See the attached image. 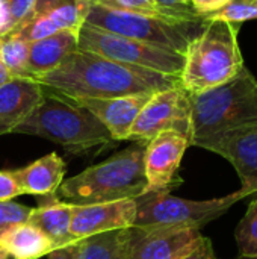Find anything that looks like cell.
I'll return each mask as SVG.
<instances>
[{
	"label": "cell",
	"mask_w": 257,
	"mask_h": 259,
	"mask_svg": "<svg viewBox=\"0 0 257 259\" xmlns=\"http://www.w3.org/2000/svg\"><path fill=\"white\" fill-rule=\"evenodd\" d=\"M247 190L206 200L176 197L171 193H144L136 197L135 228H197L224 215L235 203L250 197ZM132 226V228H133Z\"/></svg>",
	"instance_id": "obj_7"
},
{
	"label": "cell",
	"mask_w": 257,
	"mask_h": 259,
	"mask_svg": "<svg viewBox=\"0 0 257 259\" xmlns=\"http://www.w3.org/2000/svg\"><path fill=\"white\" fill-rule=\"evenodd\" d=\"M74 205L64 202L58 194L39 196L38 206L32 208L27 223L38 228L55 247H64L76 243L71 235V217Z\"/></svg>",
	"instance_id": "obj_17"
},
{
	"label": "cell",
	"mask_w": 257,
	"mask_h": 259,
	"mask_svg": "<svg viewBox=\"0 0 257 259\" xmlns=\"http://www.w3.org/2000/svg\"><path fill=\"white\" fill-rule=\"evenodd\" d=\"M29 50L30 42L20 38L14 32L0 36V59L6 65L12 77H29Z\"/></svg>",
	"instance_id": "obj_22"
},
{
	"label": "cell",
	"mask_w": 257,
	"mask_h": 259,
	"mask_svg": "<svg viewBox=\"0 0 257 259\" xmlns=\"http://www.w3.org/2000/svg\"><path fill=\"white\" fill-rule=\"evenodd\" d=\"M0 249L14 259H39L56 247L38 228L23 223L0 240Z\"/></svg>",
	"instance_id": "obj_20"
},
{
	"label": "cell",
	"mask_w": 257,
	"mask_h": 259,
	"mask_svg": "<svg viewBox=\"0 0 257 259\" xmlns=\"http://www.w3.org/2000/svg\"><path fill=\"white\" fill-rule=\"evenodd\" d=\"M257 20V0H230L224 8L204 18V21H224L241 26Z\"/></svg>",
	"instance_id": "obj_24"
},
{
	"label": "cell",
	"mask_w": 257,
	"mask_h": 259,
	"mask_svg": "<svg viewBox=\"0 0 257 259\" xmlns=\"http://www.w3.org/2000/svg\"><path fill=\"white\" fill-rule=\"evenodd\" d=\"M91 3H95L98 6L114 9V11L129 12V14H144V15L164 17V18L174 20L155 0H91Z\"/></svg>",
	"instance_id": "obj_25"
},
{
	"label": "cell",
	"mask_w": 257,
	"mask_h": 259,
	"mask_svg": "<svg viewBox=\"0 0 257 259\" xmlns=\"http://www.w3.org/2000/svg\"><path fill=\"white\" fill-rule=\"evenodd\" d=\"M136 219L135 199L76 206L71 217V235L74 240H85L92 235L129 229Z\"/></svg>",
	"instance_id": "obj_13"
},
{
	"label": "cell",
	"mask_w": 257,
	"mask_h": 259,
	"mask_svg": "<svg viewBox=\"0 0 257 259\" xmlns=\"http://www.w3.org/2000/svg\"><path fill=\"white\" fill-rule=\"evenodd\" d=\"M15 29V24L12 21L8 0H0V36L12 32Z\"/></svg>",
	"instance_id": "obj_33"
},
{
	"label": "cell",
	"mask_w": 257,
	"mask_h": 259,
	"mask_svg": "<svg viewBox=\"0 0 257 259\" xmlns=\"http://www.w3.org/2000/svg\"><path fill=\"white\" fill-rule=\"evenodd\" d=\"M197 228H130L127 259H182L201 240Z\"/></svg>",
	"instance_id": "obj_12"
},
{
	"label": "cell",
	"mask_w": 257,
	"mask_h": 259,
	"mask_svg": "<svg viewBox=\"0 0 257 259\" xmlns=\"http://www.w3.org/2000/svg\"><path fill=\"white\" fill-rule=\"evenodd\" d=\"M189 146L188 137L173 131L162 132L147 143L144 153L145 193H171L182 184L179 168Z\"/></svg>",
	"instance_id": "obj_10"
},
{
	"label": "cell",
	"mask_w": 257,
	"mask_h": 259,
	"mask_svg": "<svg viewBox=\"0 0 257 259\" xmlns=\"http://www.w3.org/2000/svg\"><path fill=\"white\" fill-rule=\"evenodd\" d=\"M206 21H179L144 14H129L91 3L85 24L123 35L145 44L185 55L192 38Z\"/></svg>",
	"instance_id": "obj_6"
},
{
	"label": "cell",
	"mask_w": 257,
	"mask_h": 259,
	"mask_svg": "<svg viewBox=\"0 0 257 259\" xmlns=\"http://www.w3.org/2000/svg\"><path fill=\"white\" fill-rule=\"evenodd\" d=\"M182 259H217L212 241L206 237H201L198 244Z\"/></svg>",
	"instance_id": "obj_31"
},
{
	"label": "cell",
	"mask_w": 257,
	"mask_h": 259,
	"mask_svg": "<svg viewBox=\"0 0 257 259\" xmlns=\"http://www.w3.org/2000/svg\"><path fill=\"white\" fill-rule=\"evenodd\" d=\"M23 191L15 181L12 171H0V202L12 200L14 197L21 196Z\"/></svg>",
	"instance_id": "obj_29"
},
{
	"label": "cell",
	"mask_w": 257,
	"mask_h": 259,
	"mask_svg": "<svg viewBox=\"0 0 257 259\" xmlns=\"http://www.w3.org/2000/svg\"><path fill=\"white\" fill-rule=\"evenodd\" d=\"M77 49L168 76H180L185 61V55L182 53L95 29L88 24L79 29Z\"/></svg>",
	"instance_id": "obj_8"
},
{
	"label": "cell",
	"mask_w": 257,
	"mask_h": 259,
	"mask_svg": "<svg viewBox=\"0 0 257 259\" xmlns=\"http://www.w3.org/2000/svg\"><path fill=\"white\" fill-rule=\"evenodd\" d=\"M130 228L111 231L82 240L79 259H127Z\"/></svg>",
	"instance_id": "obj_21"
},
{
	"label": "cell",
	"mask_w": 257,
	"mask_h": 259,
	"mask_svg": "<svg viewBox=\"0 0 257 259\" xmlns=\"http://www.w3.org/2000/svg\"><path fill=\"white\" fill-rule=\"evenodd\" d=\"M9 79H12V76H11V73L8 71V68H6V65L2 62V59H0V87L3 85V83H6Z\"/></svg>",
	"instance_id": "obj_34"
},
{
	"label": "cell",
	"mask_w": 257,
	"mask_h": 259,
	"mask_svg": "<svg viewBox=\"0 0 257 259\" xmlns=\"http://www.w3.org/2000/svg\"><path fill=\"white\" fill-rule=\"evenodd\" d=\"M212 153L233 165L242 190L251 196L257 194V124L229 134L212 149Z\"/></svg>",
	"instance_id": "obj_15"
},
{
	"label": "cell",
	"mask_w": 257,
	"mask_h": 259,
	"mask_svg": "<svg viewBox=\"0 0 257 259\" xmlns=\"http://www.w3.org/2000/svg\"><path fill=\"white\" fill-rule=\"evenodd\" d=\"M9 256H8V253L3 250V249H0V259H8Z\"/></svg>",
	"instance_id": "obj_35"
},
{
	"label": "cell",
	"mask_w": 257,
	"mask_h": 259,
	"mask_svg": "<svg viewBox=\"0 0 257 259\" xmlns=\"http://www.w3.org/2000/svg\"><path fill=\"white\" fill-rule=\"evenodd\" d=\"M171 18L179 21H204L192 9L189 0H155Z\"/></svg>",
	"instance_id": "obj_27"
},
{
	"label": "cell",
	"mask_w": 257,
	"mask_h": 259,
	"mask_svg": "<svg viewBox=\"0 0 257 259\" xmlns=\"http://www.w3.org/2000/svg\"><path fill=\"white\" fill-rule=\"evenodd\" d=\"M11 134L39 137L74 155H86L92 149L115 143L94 114L71 97L47 88L38 106Z\"/></svg>",
	"instance_id": "obj_3"
},
{
	"label": "cell",
	"mask_w": 257,
	"mask_h": 259,
	"mask_svg": "<svg viewBox=\"0 0 257 259\" xmlns=\"http://www.w3.org/2000/svg\"><path fill=\"white\" fill-rule=\"evenodd\" d=\"M235 240L239 255L257 256V199L250 202L245 215L238 223Z\"/></svg>",
	"instance_id": "obj_23"
},
{
	"label": "cell",
	"mask_w": 257,
	"mask_h": 259,
	"mask_svg": "<svg viewBox=\"0 0 257 259\" xmlns=\"http://www.w3.org/2000/svg\"><path fill=\"white\" fill-rule=\"evenodd\" d=\"M145 146L147 143L133 141L132 146L109 159L64 179L58 188V197L71 205L83 206L142 196L147 191L144 175Z\"/></svg>",
	"instance_id": "obj_4"
},
{
	"label": "cell",
	"mask_w": 257,
	"mask_h": 259,
	"mask_svg": "<svg viewBox=\"0 0 257 259\" xmlns=\"http://www.w3.org/2000/svg\"><path fill=\"white\" fill-rule=\"evenodd\" d=\"M168 131L191 138L189 94L180 85L158 91L148 99L135 120L127 140L148 143L156 135Z\"/></svg>",
	"instance_id": "obj_9"
},
{
	"label": "cell",
	"mask_w": 257,
	"mask_h": 259,
	"mask_svg": "<svg viewBox=\"0 0 257 259\" xmlns=\"http://www.w3.org/2000/svg\"><path fill=\"white\" fill-rule=\"evenodd\" d=\"M23 194H56L65 176V162L58 153H48L32 164L12 171Z\"/></svg>",
	"instance_id": "obj_19"
},
{
	"label": "cell",
	"mask_w": 257,
	"mask_h": 259,
	"mask_svg": "<svg viewBox=\"0 0 257 259\" xmlns=\"http://www.w3.org/2000/svg\"><path fill=\"white\" fill-rule=\"evenodd\" d=\"M35 80L71 99H111L158 93L180 85L179 76L121 64L80 49L70 53L53 71Z\"/></svg>",
	"instance_id": "obj_1"
},
{
	"label": "cell",
	"mask_w": 257,
	"mask_h": 259,
	"mask_svg": "<svg viewBox=\"0 0 257 259\" xmlns=\"http://www.w3.org/2000/svg\"><path fill=\"white\" fill-rule=\"evenodd\" d=\"M77 35L74 30H62L55 35L30 42L27 76L38 79L62 64V61L77 50Z\"/></svg>",
	"instance_id": "obj_18"
},
{
	"label": "cell",
	"mask_w": 257,
	"mask_h": 259,
	"mask_svg": "<svg viewBox=\"0 0 257 259\" xmlns=\"http://www.w3.org/2000/svg\"><path fill=\"white\" fill-rule=\"evenodd\" d=\"M44 88L32 77H12L0 87V135L11 134L38 106Z\"/></svg>",
	"instance_id": "obj_16"
},
{
	"label": "cell",
	"mask_w": 257,
	"mask_h": 259,
	"mask_svg": "<svg viewBox=\"0 0 257 259\" xmlns=\"http://www.w3.org/2000/svg\"><path fill=\"white\" fill-rule=\"evenodd\" d=\"M230 0H189L192 9L197 12L198 17H201L203 20L212 14H215L217 11H220L221 8H224Z\"/></svg>",
	"instance_id": "obj_30"
},
{
	"label": "cell",
	"mask_w": 257,
	"mask_h": 259,
	"mask_svg": "<svg viewBox=\"0 0 257 259\" xmlns=\"http://www.w3.org/2000/svg\"><path fill=\"white\" fill-rule=\"evenodd\" d=\"M155 93L130 94L111 99H73L94 114L108 129L114 141H126L141 109Z\"/></svg>",
	"instance_id": "obj_14"
},
{
	"label": "cell",
	"mask_w": 257,
	"mask_h": 259,
	"mask_svg": "<svg viewBox=\"0 0 257 259\" xmlns=\"http://www.w3.org/2000/svg\"><path fill=\"white\" fill-rule=\"evenodd\" d=\"M80 247H82V240H79L73 244L64 246V247L53 249L47 255V259H79Z\"/></svg>",
	"instance_id": "obj_32"
},
{
	"label": "cell",
	"mask_w": 257,
	"mask_h": 259,
	"mask_svg": "<svg viewBox=\"0 0 257 259\" xmlns=\"http://www.w3.org/2000/svg\"><path fill=\"white\" fill-rule=\"evenodd\" d=\"M89 6V0H36L32 14L12 32L27 42L62 30L79 32L85 24Z\"/></svg>",
	"instance_id": "obj_11"
},
{
	"label": "cell",
	"mask_w": 257,
	"mask_h": 259,
	"mask_svg": "<svg viewBox=\"0 0 257 259\" xmlns=\"http://www.w3.org/2000/svg\"><path fill=\"white\" fill-rule=\"evenodd\" d=\"M191 146L212 152L229 134L257 124V79L244 67L229 82L189 94Z\"/></svg>",
	"instance_id": "obj_2"
},
{
	"label": "cell",
	"mask_w": 257,
	"mask_h": 259,
	"mask_svg": "<svg viewBox=\"0 0 257 259\" xmlns=\"http://www.w3.org/2000/svg\"><path fill=\"white\" fill-rule=\"evenodd\" d=\"M241 26L224 21H206L192 38L180 71V87L198 94L233 79L244 67L239 47Z\"/></svg>",
	"instance_id": "obj_5"
},
{
	"label": "cell",
	"mask_w": 257,
	"mask_h": 259,
	"mask_svg": "<svg viewBox=\"0 0 257 259\" xmlns=\"http://www.w3.org/2000/svg\"><path fill=\"white\" fill-rule=\"evenodd\" d=\"M89 2H91V0H89Z\"/></svg>",
	"instance_id": "obj_36"
},
{
	"label": "cell",
	"mask_w": 257,
	"mask_h": 259,
	"mask_svg": "<svg viewBox=\"0 0 257 259\" xmlns=\"http://www.w3.org/2000/svg\"><path fill=\"white\" fill-rule=\"evenodd\" d=\"M35 3H36V0H8L9 12H11L12 21L15 24V29L32 14Z\"/></svg>",
	"instance_id": "obj_28"
},
{
	"label": "cell",
	"mask_w": 257,
	"mask_h": 259,
	"mask_svg": "<svg viewBox=\"0 0 257 259\" xmlns=\"http://www.w3.org/2000/svg\"><path fill=\"white\" fill-rule=\"evenodd\" d=\"M32 208L12 200L0 202V240L14 228L27 223Z\"/></svg>",
	"instance_id": "obj_26"
}]
</instances>
